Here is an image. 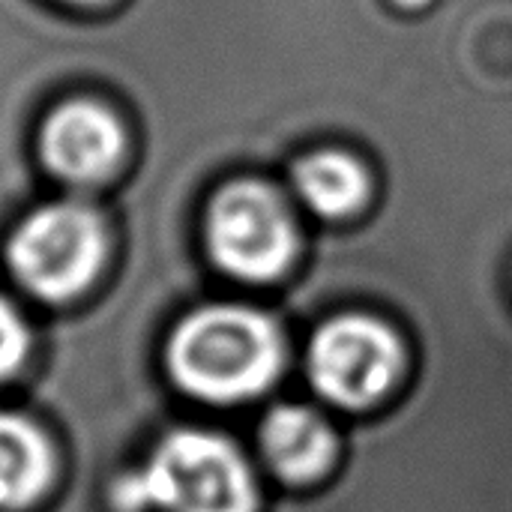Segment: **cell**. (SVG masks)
<instances>
[{"instance_id":"cell-1","label":"cell","mask_w":512,"mask_h":512,"mask_svg":"<svg viewBox=\"0 0 512 512\" xmlns=\"http://www.w3.org/2000/svg\"><path fill=\"white\" fill-rule=\"evenodd\" d=\"M285 360L276 324L246 306H207L192 312L171 336L174 381L213 405H234L264 393Z\"/></svg>"},{"instance_id":"cell-2","label":"cell","mask_w":512,"mask_h":512,"mask_svg":"<svg viewBox=\"0 0 512 512\" xmlns=\"http://www.w3.org/2000/svg\"><path fill=\"white\" fill-rule=\"evenodd\" d=\"M114 501L126 512H258V483L234 444L183 429L120 483Z\"/></svg>"},{"instance_id":"cell-3","label":"cell","mask_w":512,"mask_h":512,"mask_svg":"<svg viewBox=\"0 0 512 512\" xmlns=\"http://www.w3.org/2000/svg\"><path fill=\"white\" fill-rule=\"evenodd\" d=\"M105 231L99 216L78 201L45 204L30 213L6 246L15 279L48 303L81 294L102 267Z\"/></svg>"},{"instance_id":"cell-4","label":"cell","mask_w":512,"mask_h":512,"mask_svg":"<svg viewBox=\"0 0 512 512\" xmlns=\"http://www.w3.org/2000/svg\"><path fill=\"white\" fill-rule=\"evenodd\" d=\"M207 246L225 273L246 282H270L288 270L297 231L276 189L258 180H237L210 201Z\"/></svg>"},{"instance_id":"cell-5","label":"cell","mask_w":512,"mask_h":512,"mask_svg":"<svg viewBox=\"0 0 512 512\" xmlns=\"http://www.w3.org/2000/svg\"><path fill=\"white\" fill-rule=\"evenodd\" d=\"M402 360V345L393 330L366 315H342L315 333L309 345V378L333 405L360 411L393 387Z\"/></svg>"},{"instance_id":"cell-6","label":"cell","mask_w":512,"mask_h":512,"mask_svg":"<svg viewBox=\"0 0 512 512\" xmlns=\"http://www.w3.org/2000/svg\"><path fill=\"white\" fill-rule=\"evenodd\" d=\"M123 144L126 138L117 117L90 99L54 108L39 135L42 162L66 183L105 180L117 168Z\"/></svg>"},{"instance_id":"cell-7","label":"cell","mask_w":512,"mask_h":512,"mask_svg":"<svg viewBox=\"0 0 512 512\" xmlns=\"http://www.w3.org/2000/svg\"><path fill=\"white\" fill-rule=\"evenodd\" d=\"M261 450L273 474L291 486L321 480L336 462V438L327 423L300 405L276 408L261 426Z\"/></svg>"},{"instance_id":"cell-8","label":"cell","mask_w":512,"mask_h":512,"mask_svg":"<svg viewBox=\"0 0 512 512\" xmlns=\"http://www.w3.org/2000/svg\"><path fill=\"white\" fill-rule=\"evenodd\" d=\"M54 477L48 438L27 420L0 414V510H24L45 495Z\"/></svg>"},{"instance_id":"cell-9","label":"cell","mask_w":512,"mask_h":512,"mask_svg":"<svg viewBox=\"0 0 512 512\" xmlns=\"http://www.w3.org/2000/svg\"><path fill=\"white\" fill-rule=\"evenodd\" d=\"M294 189L309 210L339 219L360 210L369 195V177L357 159L336 150H321L297 162Z\"/></svg>"},{"instance_id":"cell-10","label":"cell","mask_w":512,"mask_h":512,"mask_svg":"<svg viewBox=\"0 0 512 512\" xmlns=\"http://www.w3.org/2000/svg\"><path fill=\"white\" fill-rule=\"evenodd\" d=\"M27 357V327L18 312L0 297V381L9 378Z\"/></svg>"},{"instance_id":"cell-11","label":"cell","mask_w":512,"mask_h":512,"mask_svg":"<svg viewBox=\"0 0 512 512\" xmlns=\"http://www.w3.org/2000/svg\"><path fill=\"white\" fill-rule=\"evenodd\" d=\"M399 6H408V9H414V6H423V3H429V0H396Z\"/></svg>"},{"instance_id":"cell-12","label":"cell","mask_w":512,"mask_h":512,"mask_svg":"<svg viewBox=\"0 0 512 512\" xmlns=\"http://www.w3.org/2000/svg\"><path fill=\"white\" fill-rule=\"evenodd\" d=\"M75 3H99V0H75Z\"/></svg>"}]
</instances>
